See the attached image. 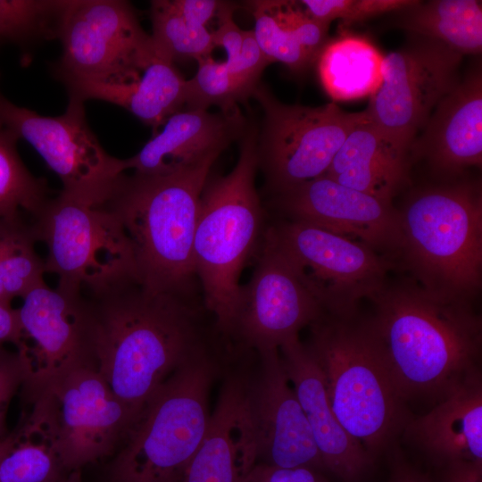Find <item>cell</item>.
<instances>
[{"label": "cell", "mask_w": 482, "mask_h": 482, "mask_svg": "<svg viewBox=\"0 0 482 482\" xmlns=\"http://www.w3.org/2000/svg\"><path fill=\"white\" fill-rule=\"evenodd\" d=\"M365 319L400 399H441L478 370L482 321L472 301L411 278L388 283Z\"/></svg>", "instance_id": "1"}, {"label": "cell", "mask_w": 482, "mask_h": 482, "mask_svg": "<svg viewBox=\"0 0 482 482\" xmlns=\"http://www.w3.org/2000/svg\"><path fill=\"white\" fill-rule=\"evenodd\" d=\"M82 291L94 314L97 370L137 417L159 386L201 349L190 295L151 292L135 278Z\"/></svg>", "instance_id": "2"}, {"label": "cell", "mask_w": 482, "mask_h": 482, "mask_svg": "<svg viewBox=\"0 0 482 482\" xmlns=\"http://www.w3.org/2000/svg\"><path fill=\"white\" fill-rule=\"evenodd\" d=\"M215 161L166 174L124 173L101 204L120 222L132 247L136 280L145 289L190 295L200 198Z\"/></svg>", "instance_id": "3"}, {"label": "cell", "mask_w": 482, "mask_h": 482, "mask_svg": "<svg viewBox=\"0 0 482 482\" xmlns=\"http://www.w3.org/2000/svg\"><path fill=\"white\" fill-rule=\"evenodd\" d=\"M398 211V266L426 288L473 301L482 286L480 181L456 179L418 189Z\"/></svg>", "instance_id": "4"}, {"label": "cell", "mask_w": 482, "mask_h": 482, "mask_svg": "<svg viewBox=\"0 0 482 482\" xmlns=\"http://www.w3.org/2000/svg\"><path fill=\"white\" fill-rule=\"evenodd\" d=\"M258 133L246 129L235 167L209 175L203 188L194 238L195 275L205 307L220 329L231 333L239 277L262 234L263 210L255 187Z\"/></svg>", "instance_id": "5"}, {"label": "cell", "mask_w": 482, "mask_h": 482, "mask_svg": "<svg viewBox=\"0 0 482 482\" xmlns=\"http://www.w3.org/2000/svg\"><path fill=\"white\" fill-rule=\"evenodd\" d=\"M307 345L325 380L331 409L369 451L384 446L403 422L395 392L366 320L326 312L311 325Z\"/></svg>", "instance_id": "6"}, {"label": "cell", "mask_w": 482, "mask_h": 482, "mask_svg": "<svg viewBox=\"0 0 482 482\" xmlns=\"http://www.w3.org/2000/svg\"><path fill=\"white\" fill-rule=\"evenodd\" d=\"M212 378L200 349L159 386L122 439L112 482L176 481L207 431Z\"/></svg>", "instance_id": "7"}, {"label": "cell", "mask_w": 482, "mask_h": 482, "mask_svg": "<svg viewBox=\"0 0 482 482\" xmlns=\"http://www.w3.org/2000/svg\"><path fill=\"white\" fill-rule=\"evenodd\" d=\"M57 39L62 54L53 73L64 86L134 82L158 53L123 0H68Z\"/></svg>", "instance_id": "8"}, {"label": "cell", "mask_w": 482, "mask_h": 482, "mask_svg": "<svg viewBox=\"0 0 482 482\" xmlns=\"http://www.w3.org/2000/svg\"><path fill=\"white\" fill-rule=\"evenodd\" d=\"M32 223L37 241L47 247L45 270L58 277L56 287L93 290L136 278L130 242L115 215L103 205L60 193Z\"/></svg>", "instance_id": "9"}, {"label": "cell", "mask_w": 482, "mask_h": 482, "mask_svg": "<svg viewBox=\"0 0 482 482\" xmlns=\"http://www.w3.org/2000/svg\"><path fill=\"white\" fill-rule=\"evenodd\" d=\"M264 236L280 251L326 313L353 317L397 265L370 248L316 226L280 220Z\"/></svg>", "instance_id": "10"}, {"label": "cell", "mask_w": 482, "mask_h": 482, "mask_svg": "<svg viewBox=\"0 0 482 482\" xmlns=\"http://www.w3.org/2000/svg\"><path fill=\"white\" fill-rule=\"evenodd\" d=\"M25 394L46 422L65 471L109 455L137 419L96 366L73 369Z\"/></svg>", "instance_id": "11"}, {"label": "cell", "mask_w": 482, "mask_h": 482, "mask_svg": "<svg viewBox=\"0 0 482 482\" xmlns=\"http://www.w3.org/2000/svg\"><path fill=\"white\" fill-rule=\"evenodd\" d=\"M264 112L257 150L272 195L323 176L351 130L369 119L335 103L310 107L279 102L261 83L253 96Z\"/></svg>", "instance_id": "12"}, {"label": "cell", "mask_w": 482, "mask_h": 482, "mask_svg": "<svg viewBox=\"0 0 482 482\" xmlns=\"http://www.w3.org/2000/svg\"><path fill=\"white\" fill-rule=\"evenodd\" d=\"M84 104L69 98L62 114L44 116L0 92V128L38 153L60 179V193L97 205L107 200L127 170L125 160L109 154L91 130Z\"/></svg>", "instance_id": "13"}, {"label": "cell", "mask_w": 482, "mask_h": 482, "mask_svg": "<svg viewBox=\"0 0 482 482\" xmlns=\"http://www.w3.org/2000/svg\"><path fill=\"white\" fill-rule=\"evenodd\" d=\"M463 55L442 42L412 36L383 57L382 83L364 110L394 145L410 148L439 101L460 81Z\"/></svg>", "instance_id": "14"}, {"label": "cell", "mask_w": 482, "mask_h": 482, "mask_svg": "<svg viewBox=\"0 0 482 482\" xmlns=\"http://www.w3.org/2000/svg\"><path fill=\"white\" fill-rule=\"evenodd\" d=\"M21 299L17 351L27 367L24 392L73 369L96 366L94 314L82 290L51 288L45 282Z\"/></svg>", "instance_id": "15"}, {"label": "cell", "mask_w": 482, "mask_h": 482, "mask_svg": "<svg viewBox=\"0 0 482 482\" xmlns=\"http://www.w3.org/2000/svg\"><path fill=\"white\" fill-rule=\"evenodd\" d=\"M286 220L308 223L362 244L398 267L399 211L393 202L343 186L323 175L272 195Z\"/></svg>", "instance_id": "16"}, {"label": "cell", "mask_w": 482, "mask_h": 482, "mask_svg": "<svg viewBox=\"0 0 482 482\" xmlns=\"http://www.w3.org/2000/svg\"><path fill=\"white\" fill-rule=\"evenodd\" d=\"M257 264L241 286L231 332L260 354L278 350L323 311L280 251L263 235Z\"/></svg>", "instance_id": "17"}, {"label": "cell", "mask_w": 482, "mask_h": 482, "mask_svg": "<svg viewBox=\"0 0 482 482\" xmlns=\"http://www.w3.org/2000/svg\"><path fill=\"white\" fill-rule=\"evenodd\" d=\"M260 355L259 378L247 388L258 459L281 468L324 467L279 351Z\"/></svg>", "instance_id": "18"}, {"label": "cell", "mask_w": 482, "mask_h": 482, "mask_svg": "<svg viewBox=\"0 0 482 482\" xmlns=\"http://www.w3.org/2000/svg\"><path fill=\"white\" fill-rule=\"evenodd\" d=\"M410 155L425 159L447 180L459 179L468 167L482 163V72L480 62L436 104Z\"/></svg>", "instance_id": "19"}, {"label": "cell", "mask_w": 482, "mask_h": 482, "mask_svg": "<svg viewBox=\"0 0 482 482\" xmlns=\"http://www.w3.org/2000/svg\"><path fill=\"white\" fill-rule=\"evenodd\" d=\"M278 351L323 466L344 482H356L369 467L370 454L336 418L316 360L299 336L285 342Z\"/></svg>", "instance_id": "20"}, {"label": "cell", "mask_w": 482, "mask_h": 482, "mask_svg": "<svg viewBox=\"0 0 482 482\" xmlns=\"http://www.w3.org/2000/svg\"><path fill=\"white\" fill-rule=\"evenodd\" d=\"M245 129L240 110L210 112L184 108L171 115L135 155L124 159L126 170L166 174L217 159Z\"/></svg>", "instance_id": "21"}, {"label": "cell", "mask_w": 482, "mask_h": 482, "mask_svg": "<svg viewBox=\"0 0 482 482\" xmlns=\"http://www.w3.org/2000/svg\"><path fill=\"white\" fill-rule=\"evenodd\" d=\"M257 460L247 388L229 381L201 444L175 482H245Z\"/></svg>", "instance_id": "22"}, {"label": "cell", "mask_w": 482, "mask_h": 482, "mask_svg": "<svg viewBox=\"0 0 482 482\" xmlns=\"http://www.w3.org/2000/svg\"><path fill=\"white\" fill-rule=\"evenodd\" d=\"M408 434L434 458L482 464V382L479 370L455 386Z\"/></svg>", "instance_id": "23"}, {"label": "cell", "mask_w": 482, "mask_h": 482, "mask_svg": "<svg viewBox=\"0 0 482 482\" xmlns=\"http://www.w3.org/2000/svg\"><path fill=\"white\" fill-rule=\"evenodd\" d=\"M411 163L410 154L394 145L368 119L351 130L324 175L393 202L409 182Z\"/></svg>", "instance_id": "24"}, {"label": "cell", "mask_w": 482, "mask_h": 482, "mask_svg": "<svg viewBox=\"0 0 482 482\" xmlns=\"http://www.w3.org/2000/svg\"><path fill=\"white\" fill-rule=\"evenodd\" d=\"M186 81L175 63L158 52L134 82L120 85L75 83L65 87L69 98L83 103L101 100L126 109L151 127L154 135L171 115L185 108Z\"/></svg>", "instance_id": "25"}, {"label": "cell", "mask_w": 482, "mask_h": 482, "mask_svg": "<svg viewBox=\"0 0 482 482\" xmlns=\"http://www.w3.org/2000/svg\"><path fill=\"white\" fill-rule=\"evenodd\" d=\"M254 19L255 39L270 63L281 62L294 72L308 70L328 41L329 25L305 11L298 1L246 2Z\"/></svg>", "instance_id": "26"}, {"label": "cell", "mask_w": 482, "mask_h": 482, "mask_svg": "<svg viewBox=\"0 0 482 482\" xmlns=\"http://www.w3.org/2000/svg\"><path fill=\"white\" fill-rule=\"evenodd\" d=\"M391 24L434 39L464 54L482 50V8L478 0H433L397 11Z\"/></svg>", "instance_id": "27"}, {"label": "cell", "mask_w": 482, "mask_h": 482, "mask_svg": "<svg viewBox=\"0 0 482 482\" xmlns=\"http://www.w3.org/2000/svg\"><path fill=\"white\" fill-rule=\"evenodd\" d=\"M383 57L362 37L342 35L328 40L316 62L321 86L334 101L371 96L382 83Z\"/></svg>", "instance_id": "28"}, {"label": "cell", "mask_w": 482, "mask_h": 482, "mask_svg": "<svg viewBox=\"0 0 482 482\" xmlns=\"http://www.w3.org/2000/svg\"><path fill=\"white\" fill-rule=\"evenodd\" d=\"M63 471L49 428L32 408L0 440V482H51Z\"/></svg>", "instance_id": "29"}, {"label": "cell", "mask_w": 482, "mask_h": 482, "mask_svg": "<svg viewBox=\"0 0 482 482\" xmlns=\"http://www.w3.org/2000/svg\"><path fill=\"white\" fill-rule=\"evenodd\" d=\"M32 220L15 214L0 217V300L12 304L45 283V261L38 255Z\"/></svg>", "instance_id": "30"}, {"label": "cell", "mask_w": 482, "mask_h": 482, "mask_svg": "<svg viewBox=\"0 0 482 482\" xmlns=\"http://www.w3.org/2000/svg\"><path fill=\"white\" fill-rule=\"evenodd\" d=\"M18 140L0 128V217L23 214L33 222L52 197L46 179L35 177L23 163Z\"/></svg>", "instance_id": "31"}, {"label": "cell", "mask_w": 482, "mask_h": 482, "mask_svg": "<svg viewBox=\"0 0 482 482\" xmlns=\"http://www.w3.org/2000/svg\"><path fill=\"white\" fill-rule=\"evenodd\" d=\"M149 14L154 45L172 62L189 58L198 61L212 55L216 47L212 31L187 21L172 0L151 1Z\"/></svg>", "instance_id": "32"}, {"label": "cell", "mask_w": 482, "mask_h": 482, "mask_svg": "<svg viewBox=\"0 0 482 482\" xmlns=\"http://www.w3.org/2000/svg\"><path fill=\"white\" fill-rule=\"evenodd\" d=\"M68 0H0V46L57 39Z\"/></svg>", "instance_id": "33"}, {"label": "cell", "mask_w": 482, "mask_h": 482, "mask_svg": "<svg viewBox=\"0 0 482 482\" xmlns=\"http://www.w3.org/2000/svg\"><path fill=\"white\" fill-rule=\"evenodd\" d=\"M198 69L186 81L185 109L208 111L217 106L222 112L239 110L237 104L252 95L229 73L225 61L207 56L197 61Z\"/></svg>", "instance_id": "34"}, {"label": "cell", "mask_w": 482, "mask_h": 482, "mask_svg": "<svg viewBox=\"0 0 482 482\" xmlns=\"http://www.w3.org/2000/svg\"><path fill=\"white\" fill-rule=\"evenodd\" d=\"M313 19L330 25L337 19L345 25L364 21L410 7L416 0H303L299 1Z\"/></svg>", "instance_id": "35"}, {"label": "cell", "mask_w": 482, "mask_h": 482, "mask_svg": "<svg viewBox=\"0 0 482 482\" xmlns=\"http://www.w3.org/2000/svg\"><path fill=\"white\" fill-rule=\"evenodd\" d=\"M269 64L253 30H245L238 57L232 64L226 65L230 75L253 96L263 70Z\"/></svg>", "instance_id": "36"}, {"label": "cell", "mask_w": 482, "mask_h": 482, "mask_svg": "<svg viewBox=\"0 0 482 482\" xmlns=\"http://www.w3.org/2000/svg\"><path fill=\"white\" fill-rule=\"evenodd\" d=\"M27 379V367L21 354L0 348V438L6 434L5 417L9 404Z\"/></svg>", "instance_id": "37"}, {"label": "cell", "mask_w": 482, "mask_h": 482, "mask_svg": "<svg viewBox=\"0 0 482 482\" xmlns=\"http://www.w3.org/2000/svg\"><path fill=\"white\" fill-rule=\"evenodd\" d=\"M234 4L222 1L216 16L218 28L212 31L215 46H220L226 51L227 65L232 64L238 57L244 39L245 30L234 21Z\"/></svg>", "instance_id": "38"}, {"label": "cell", "mask_w": 482, "mask_h": 482, "mask_svg": "<svg viewBox=\"0 0 482 482\" xmlns=\"http://www.w3.org/2000/svg\"><path fill=\"white\" fill-rule=\"evenodd\" d=\"M245 482H320L313 469L308 467L281 468L256 463Z\"/></svg>", "instance_id": "39"}, {"label": "cell", "mask_w": 482, "mask_h": 482, "mask_svg": "<svg viewBox=\"0 0 482 482\" xmlns=\"http://www.w3.org/2000/svg\"><path fill=\"white\" fill-rule=\"evenodd\" d=\"M175 7L188 22L206 27L217 16L222 1L216 0H172Z\"/></svg>", "instance_id": "40"}, {"label": "cell", "mask_w": 482, "mask_h": 482, "mask_svg": "<svg viewBox=\"0 0 482 482\" xmlns=\"http://www.w3.org/2000/svg\"><path fill=\"white\" fill-rule=\"evenodd\" d=\"M21 339L22 333L17 309L0 300V348L7 343H12L17 347Z\"/></svg>", "instance_id": "41"}, {"label": "cell", "mask_w": 482, "mask_h": 482, "mask_svg": "<svg viewBox=\"0 0 482 482\" xmlns=\"http://www.w3.org/2000/svg\"><path fill=\"white\" fill-rule=\"evenodd\" d=\"M51 482H79V481H78V476L76 472H73L69 478L62 476L59 478Z\"/></svg>", "instance_id": "42"}, {"label": "cell", "mask_w": 482, "mask_h": 482, "mask_svg": "<svg viewBox=\"0 0 482 482\" xmlns=\"http://www.w3.org/2000/svg\"><path fill=\"white\" fill-rule=\"evenodd\" d=\"M396 482H422L421 480L411 476H404L398 479Z\"/></svg>", "instance_id": "43"}, {"label": "cell", "mask_w": 482, "mask_h": 482, "mask_svg": "<svg viewBox=\"0 0 482 482\" xmlns=\"http://www.w3.org/2000/svg\"><path fill=\"white\" fill-rule=\"evenodd\" d=\"M2 438H3V437H2ZM2 438H0V440H1Z\"/></svg>", "instance_id": "44"}]
</instances>
